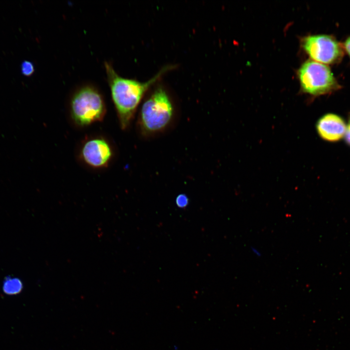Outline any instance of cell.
<instances>
[{
    "label": "cell",
    "instance_id": "6da1fadb",
    "mask_svg": "<svg viewBox=\"0 0 350 350\" xmlns=\"http://www.w3.org/2000/svg\"><path fill=\"white\" fill-rule=\"evenodd\" d=\"M105 67L120 124L121 128L125 129L129 125L145 93L165 73L175 69V66L169 65L162 68L145 82L120 76L109 62H105Z\"/></svg>",
    "mask_w": 350,
    "mask_h": 350
},
{
    "label": "cell",
    "instance_id": "7a4b0ae2",
    "mask_svg": "<svg viewBox=\"0 0 350 350\" xmlns=\"http://www.w3.org/2000/svg\"><path fill=\"white\" fill-rule=\"evenodd\" d=\"M174 107L166 91L157 88L143 102L140 111L139 123L143 134L159 132L170 123Z\"/></svg>",
    "mask_w": 350,
    "mask_h": 350
},
{
    "label": "cell",
    "instance_id": "3957f363",
    "mask_svg": "<svg viewBox=\"0 0 350 350\" xmlns=\"http://www.w3.org/2000/svg\"><path fill=\"white\" fill-rule=\"evenodd\" d=\"M70 112L73 121L80 126L101 121L106 112L104 98L93 86H82L71 98Z\"/></svg>",
    "mask_w": 350,
    "mask_h": 350
},
{
    "label": "cell",
    "instance_id": "277c9868",
    "mask_svg": "<svg viewBox=\"0 0 350 350\" xmlns=\"http://www.w3.org/2000/svg\"><path fill=\"white\" fill-rule=\"evenodd\" d=\"M298 75L302 90L311 95L327 93L338 87L330 68L315 61L304 63L298 70Z\"/></svg>",
    "mask_w": 350,
    "mask_h": 350
},
{
    "label": "cell",
    "instance_id": "5b68a950",
    "mask_svg": "<svg viewBox=\"0 0 350 350\" xmlns=\"http://www.w3.org/2000/svg\"><path fill=\"white\" fill-rule=\"evenodd\" d=\"M302 46L311 58L322 64L334 63L342 56L339 43L330 35H320L307 36L303 39Z\"/></svg>",
    "mask_w": 350,
    "mask_h": 350
},
{
    "label": "cell",
    "instance_id": "8992f818",
    "mask_svg": "<svg viewBox=\"0 0 350 350\" xmlns=\"http://www.w3.org/2000/svg\"><path fill=\"white\" fill-rule=\"evenodd\" d=\"M80 157L88 166L101 168L108 164L112 157V150L105 140L100 138L90 139L83 144Z\"/></svg>",
    "mask_w": 350,
    "mask_h": 350
},
{
    "label": "cell",
    "instance_id": "52a82bcc",
    "mask_svg": "<svg viewBox=\"0 0 350 350\" xmlns=\"http://www.w3.org/2000/svg\"><path fill=\"white\" fill-rule=\"evenodd\" d=\"M347 127L343 118L333 113L323 115L316 123V129L319 136L322 140L330 142H337L344 138Z\"/></svg>",
    "mask_w": 350,
    "mask_h": 350
},
{
    "label": "cell",
    "instance_id": "ba28073f",
    "mask_svg": "<svg viewBox=\"0 0 350 350\" xmlns=\"http://www.w3.org/2000/svg\"><path fill=\"white\" fill-rule=\"evenodd\" d=\"M23 288L22 282L18 278L7 277L2 285L3 292L10 296L19 294L22 291Z\"/></svg>",
    "mask_w": 350,
    "mask_h": 350
},
{
    "label": "cell",
    "instance_id": "9c48e42d",
    "mask_svg": "<svg viewBox=\"0 0 350 350\" xmlns=\"http://www.w3.org/2000/svg\"><path fill=\"white\" fill-rule=\"evenodd\" d=\"M34 64L28 60L23 61L21 64V73L27 77L31 76L35 72Z\"/></svg>",
    "mask_w": 350,
    "mask_h": 350
},
{
    "label": "cell",
    "instance_id": "30bf717a",
    "mask_svg": "<svg viewBox=\"0 0 350 350\" xmlns=\"http://www.w3.org/2000/svg\"><path fill=\"white\" fill-rule=\"evenodd\" d=\"M176 204L179 208L186 207L189 203V199L184 194H179L175 200Z\"/></svg>",
    "mask_w": 350,
    "mask_h": 350
},
{
    "label": "cell",
    "instance_id": "8fae6325",
    "mask_svg": "<svg viewBox=\"0 0 350 350\" xmlns=\"http://www.w3.org/2000/svg\"><path fill=\"white\" fill-rule=\"evenodd\" d=\"M344 138L346 143L350 146V130L347 128Z\"/></svg>",
    "mask_w": 350,
    "mask_h": 350
},
{
    "label": "cell",
    "instance_id": "7c38bea8",
    "mask_svg": "<svg viewBox=\"0 0 350 350\" xmlns=\"http://www.w3.org/2000/svg\"><path fill=\"white\" fill-rule=\"evenodd\" d=\"M345 48L349 55L350 56V37H349L345 42Z\"/></svg>",
    "mask_w": 350,
    "mask_h": 350
},
{
    "label": "cell",
    "instance_id": "4fadbf2b",
    "mask_svg": "<svg viewBox=\"0 0 350 350\" xmlns=\"http://www.w3.org/2000/svg\"><path fill=\"white\" fill-rule=\"evenodd\" d=\"M347 128L350 130V115L349 118L348 124Z\"/></svg>",
    "mask_w": 350,
    "mask_h": 350
}]
</instances>
